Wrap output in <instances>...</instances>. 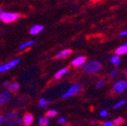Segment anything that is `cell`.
<instances>
[{"mask_svg":"<svg viewBox=\"0 0 127 126\" xmlns=\"http://www.w3.org/2000/svg\"><path fill=\"white\" fill-rule=\"evenodd\" d=\"M69 71V68H63V69L59 70L58 72H56V74L54 75V79H60L62 77H63L64 75L66 74Z\"/></svg>","mask_w":127,"mask_h":126,"instance_id":"7c38bea8","label":"cell"},{"mask_svg":"<svg viewBox=\"0 0 127 126\" xmlns=\"http://www.w3.org/2000/svg\"><path fill=\"white\" fill-rule=\"evenodd\" d=\"M58 115V111L54 110V109H51V110H49L47 113H46V116H49V117H54Z\"/></svg>","mask_w":127,"mask_h":126,"instance_id":"d6986e66","label":"cell"},{"mask_svg":"<svg viewBox=\"0 0 127 126\" xmlns=\"http://www.w3.org/2000/svg\"><path fill=\"white\" fill-rule=\"evenodd\" d=\"M58 124H64L66 123V120H65V118H64V117H60V118H58Z\"/></svg>","mask_w":127,"mask_h":126,"instance_id":"cb8c5ba5","label":"cell"},{"mask_svg":"<svg viewBox=\"0 0 127 126\" xmlns=\"http://www.w3.org/2000/svg\"><path fill=\"white\" fill-rule=\"evenodd\" d=\"M125 77L127 78V70H126V71H125Z\"/></svg>","mask_w":127,"mask_h":126,"instance_id":"f546056e","label":"cell"},{"mask_svg":"<svg viewBox=\"0 0 127 126\" xmlns=\"http://www.w3.org/2000/svg\"><path fill=\"white\" fill-rule=\"evenodd\" d=\"M20 62V59L17 58V59L12 60V61L9 62V63H4V64L0 65V72H4V71L12 69V68L15 67L17 64H19Z\"/></svg>","mask_w":127,"mask_h":126,"instance_id":"5b68a950","label":"cell"},{"mask_svg":"<svg viewBox=\"0 0 127 126\" xmlns=\"http://www.w3.org/2000/svg\"><path fill=\"white\" fill-rule=\"evenodd\" d=\"M80 91H81V87H80V86L77 85V84L72 85L69 89H68V91L65 94H64L62 95V98L65 99L70 96H72V95H75L76 94H78L79 92H80Z\"/></svg>","mask_w":127,"mask_h":126,"instance_id":"277c9868","label":"cell"},{"mask_svg":"<svg viewBox=\"0 0 127 126\" xmlns=\"http://www.w3.org/2000/svg\"><path fill=\"white\" fill-rule=\"evenodd\" d=\"M20 17V13L16 12H2L0 13V20H2L4 23H12L18 20Z\"/></svg>","mask_w":127,"mask_h":126,"instance_id":"6da1fadb","label":"cell"},{"mask_svg":"<svg viewBox=\"0 0 127 126\" xmlns=\"http://www.w3.org/2000/svg\"><path fill=\"white\" fill-rule=\"evenodd\" d=\"M9 92L11 93H13V92H16V91H18L19 88H20V85H19V83L17 82H13L12 84H10L9 86Z\"/></svg>","mask_w":127,"mask_h":126,"instance_id":"5bb4252c","label":"cell"},{"mask_svg":"<svg viewBox=\"0 0 127 126\" xmlns=\"http://www.w3.org/2000/svg\"><path fill=\"white\" fill-rule=\"evenodd\" d=\"M117 74H118V71L117 70H112L110 71V73H109V76L111 78H116L117 76Z\"/></svg>","mask_w":127,"mask_h":126,"instance_id":"7402d4cb","label":"cell"},{"mask_svg":"<svg viewBox=\"0 0 127 126\" xmlns=\"http://www.w3.org/2000/svg\"><path fill=\"white\" fill-rule=\"evenodd\" d=\"M119 35H120V36H125V35H127V31L121 32V33H119Z\"/></svg>","mask_w":127,"mask_h":126,"instance_id":"83f0119b","label":"cell"},{"mask_svg":"<svg viewBox=\"0 0 127 126\" xmlns=\"http://www.w3.org/2000/svg\"><path fill=\"white\" fill-rule=\"evenodd\" d=\"M100 116H102V117H105V116H108V111H106V110H101V112H100Z\"/></svg>","mask_w":127,"mask_h":126,"instance_id":"d4e9b609","label":"cell"},{"mask_svg":"<svg viewBox=\"0 0 127 126\" xmlns=\"http://www.w3.org/2000/svg\"><path fill=\"white\" fill-rule=\"evenodd\" d=\"M3 11H2V9H1V8H0V13H1V12H2Z\"/></svg>","mask_w":127,"mask_h":126,"instance_id":"4dcf8cb0","label":"cell"},{"mask_svg":"<svg viewBox=\"0 0 127 126\" xmlns=\"http://www.w3.org/2000/svg\"><path fill=\"white\" fill-rule=\"evenodd\" d=\"M43 30V26L42 25H35V26H33L30 29V33L32 35H36L38 33H40Z\"/></svg>","mask_w":127,"mask_h":126,"instance_id":"9c48e42d","label":"cell"},{"mask_svg":"<svg viewBox=\"0 0 127 126\" xmlns=\"http://www.w3.org/2000/svg\"><path fill=\"white\" fill-rule=\"evenodd\" d=\"M103 125L104 126H114L115 124H114V123H112V122H105L104 124H103Z\"/></svg>","mask_w":127,"mask_h":126,"instance_id":"484cf974","label":"cell"},{"mask_svg":"<svg viewBox=\"0 0 127 126\" xmlns=\"http://www.w3.org/2000/svg\"><path fill=\"white\" fill-rule=\"evenodd\" d=\"M126 85L127 83L125 82V80H119L117 81V83H115V85H114L113 87V90L116 94H122L124 91L126 89Z\"/></svg>","mask_w":127,"mask_h":126,"instance_id":"8992f818","label":"cell"},{"mask_svg":"<svg viewBox=\"0 0 127 126\" xmlns=\"http://www.w3.org/2000/svg\"><path fill=\"white\" fill-rule=\"evenodd\" d=\"M19 119V116L15 112H9L3 117V123L5 125H14L17 124Z\"/></svg>","mask_w":127,"mask_h":126,"instance_id":"7a4b0ae2","label":"cell"},{"mask_svg":"<svg viewBox=\"0 0 127 126\" xmlns=\"http://www.w3.org/2000/svg\"><path fill=\"white\" fill-rule=\"evenodd\" d=\"M116 54H117V55H125V54H127V43H125V45L121 46V47H119L118 49H117Z\"/></svg>","mask_w":127,"mask_h":126,"instance_id":"4fadbf2b","label":"cell"},{"mask_svg":"<svg viewBox=\"0 0 127 126\" xmlns=\"http://www.w3.org/2000/svg\"><path fill=\"white\" fill-rule=\"evenodd\" d=\"M33 44H34V41H27V42H24V43H22L21 45L20 46V50L25 49H27V48L32 46Z\"/></svg>","mask_w":127,"mask_h":126,"instance_id":"e0dca14e","label":"cell"},{"mask_svg":"<svg viewBox=\"0 0 127 126\" xmlns=\"http://www.w3.org/2000/svg\"><path fill=\"white\" fill-rule=\"evenodd\" d=\"M50 124V119L44 116V117H41L39 118V125L40 126H47Z\"/></svg>","mask_w":127,"mask_h":126,"instance_id":"9a60e30c","label":"cell"},{"mask_svg":"<svg viewBox=\"0 0 127 126\" xmlns=\"http://www.w3.org/2000/svg\"><path fill=\"white\" fill-rule=\"evenodd\" d=\"M2 123H3V117L2 116H0V124H2Z\"/></svg>","mask_w":127,"mask_h":126,"instance_id":"f1b7e54d","label":"cell"},{"mask_svg":"<svg viewBox=\"0 0 127 126\" xmlns=\"http://www.w3.org/2000/svg\"><path fill=\"white\" fill-rule=\"evenodd\" d=\"M86 60H87V57H76L75 59L72 60L71 65L74 67H77V68L81 67L82 65L86 63Z\"/></svg>","mask_w":127,"mask_h":126,"instance_id":"52a82bcc","label":"cell"},{"mask_svg":"<svg viewBox=\"0 0 127 126\" xmlns=\"http://www.w3.org/2000/svg\"><path fill=\"white\" fill-rule=\"evenodd\" d=\"M11 100V94L10 92H2L0 94V105H4Z\"/></svg>","mask_w":127,"mask_h":126,"instance_id":"ba28073f","label":"cell"},{"mask_svg":"<svg viewBox=\"0 0 127 126\" xmlns=\"http://www.w3.org/2000/svg\"><path fill=\"white\" fill-rule=\"evenodd\" d=\"M23 122H24V125H30V124H33L34 122V116L32 114H26L23 117Z\"/></svg>","mask_w":127,"mask_h":126,"instance_id":"8fae6325","label":"cell"},{"mask_svg":"<svg viewBox=\"0 0 127 126\" xmlns=\"http://www.w3.org/2000/svg\"><path fill=\"white\" fill-rule=\"evenodd\" d=\"M114 124L115 125H120V124H122L124 123V119L122 118V117H117V119H115V121H114Z\"/></svg>","mask_w":127,"mask_h":126,"instance_id":"44dd1931","label":"cell"},{"mask_svg":"<svg viewBox=\"0 0 127 126\" xmlns=\"http://www.w3.org/2000/svg\"><path fill=\"white\" fill-rule=\"evenodd\" d=\"M101 68V64L100 62L92 61L89 62L88 63H87L84 70H85V71L87 73H95V72H97L98 71H100Z\"/></svg>","mask_w":127,"mask_h":126,"instance_id":"3957f363","label":"cell"},{"mask_svg":"<svg viewBox=\"0 0 127 126\" xmlns=\"http://www.w3.org/2000/svg\"><path fill=\"white\" fill-rule=\"evenodd\" d=\"M104 84H105V81L103 80V79H101V80L97 83V85H96V89H100Z\"/></svg>","mask_w":127,"mask_h":126,"instance_id":"603a6c76","label":"cell"},{"mask_svg":"<svg viewBox=\"0 0 127 126\" xmlns=\"http://www.w3.org/2000/svg\"><path fill=\"white\" fill-rule=\"evenodd\" d=\"M125 103H126V100H121V101H119V102H118V103H117L116 105H114L113 108H120V107L124 106V105H125Z\"/></svg>","mask_w":127,"mask_h":126,"instance_id":"ffe728a7","label":"cell"},{"mask_svg":"<svg viewBox=\"0 0 127 126\" xmlns=\"http://www.w3.org/2000/svg\"><path fill=\"white\" fill-rule=\"evenodd\" d=\"M72 53V50L71 49H64L62 51H60L59 53H58L56 55V58H64V57H69L71 54Z\"/></svg>","mask_w":127,"mask_h":126,"instance_id":"30bf717a","label":"cell"},{"mask_svg":"<svg viewBox=\"0 0 127 126\" xmlns=\"http://www.w3.org/2000/svg\"><path fill=\"white\" fill-rule=\"evenodd\" d=\"M110 62L113 63L114 65H119L120 63H121V59H120V57H118V55H116L113 56V57L110 58Z\"/></svg>","mask_w":127,"mask_h":126,"instance_id":"2e32d148","label":"cell"},{"mask_svg":"<svg viewBox=\"0 0 127 126\" xmlns=\"http://www.w3.org/2000/svg\"><path fill=\"white\" fill-rule=\"evenodd\" d=\"M9 86H10V82L9 81H5V82L3 83V87H8Z\"/></svg>","mask_w":127,"mask_h":126,"instance_id":"4316f807","label":"cell"},{"mask_svg":"<svg viewBox=\"0 0 127 126\" xmlns=\"http://www.w3.org/2000/svg\"><path fill=\"white\" fill-rule=\"evenodd\" d=\"M39 106L41 107V108H45L46 106H47L48 104H49V100H45V99H41V100H39Z\"/></svg>","mask_w":127,"mask_h":126,"instance_id":"ac0fdd59","label":"cell"}]
</instances>
